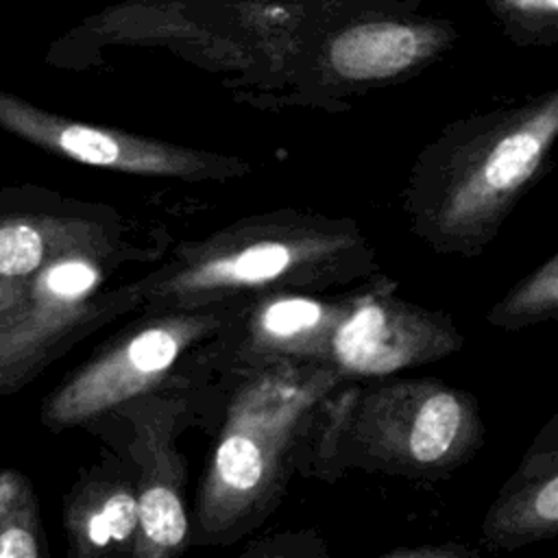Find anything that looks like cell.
<instances>
[{"instance_id": "1", "label": "cell", "mask_w": 558, "mask_h": 558, "mask_svg": "<svg viewBox=\"0 0 558 558\" xmlns=\"http://www.w3.org/2000/svg\"><path fill=\"white\" fill-rule=\"evenodd\" d=\"M556 140L558 89L449 122L408 172L410 231L434 253L480 257L547 172Z\"/></svg>"}, {"instance_id": "2", "label": "cell", "mask_w": 558, "mask_h": 558, "mask_svg": "<svg viewBox=\"0 0 558 558\" xmlns=\"http://www.w3.org/2000/svg\"><path fill=\"white\" fill-rule=\"evenodd\" d=\"M190 517V545H231L270 517L303 473L323 401L344 379L323 362H281L233 379Z\"/></svg>"}, {"instance_id": "3", "label": "cell", "mask_w": 558, "mask_h": 558, "mask_svg": "<svg viewBox=\"0 0 558 558\" xmlns=\"http://www.w3.org/2000/svg\"><path fill=\"white\" fill-rule=\"evenodd\" d=\"M379 272L353 218L292 207L238 218L179 242L133 281L140 307L244 301L275 290L336 292Z\"/></svg>"}, {"instance_id": "4", "label": "cell", "mask_w": 558, "mask_h": 558, "mask_svg": "<svg viewBox=\"0 0 558 558\" xmlns=\"http://www.w3.org/2000/svg\"><path fill=\"white\" fill-rule=\"evenodd\" d=\"M484 442L475 395L436 377L340 384L320 405L301 475L325 482L349 469L440 480Z\"/></svg>"}, {"instance_id": "5", "label": "cell", "mask_w": 558, "mask_h": 558, "mask_svg": "<svg viewBox=\"0 0 558 558\" xmlns=\"http://www.w3.org/2000/svg\"><path fill=\"white\" fill-rule=\"evenodd\" d=\"M238 303L140 307V318L100 344L44 397L41 425L50 432L89 427L140 395L214 381L198 349Z\"/></svg>"}, {"instance_id": "6", "label": "cell", "mask_w": 558, "mask_h": 558, "mask_svg": "<svg viewBox=\"0 0 558 558\" xmlns=\"http://www.w3.org/2000/svg\"><path fill=\"white\" fill-rule=\"evenodd\" d=\"M163 253V240L150 238L52 259L35 277L24 301L0 314V397L35 379L96 329L140 310L133 281L118 286H107V281L118 268Z\"/></svg>"}, {"instance_id": "7", "label": "cell", "mask_w": 558, "mask_h": 558, "mask_svg": "<svg viewBox=\"0 0 558 558\" xmlns=\"http://www.w3.org/2000/svg\"><path fill=\"white\" fill-rule=\"evenodd\" d=\"M222 392L209 381L140 395L94 423L116 427V432H96L113 434L105 438L133 464L140 536L131 558H172L190 547L187 464L177 442L181 432L196 421L218 418Z\"/></svg>"}, {"instance_id": "8", "label": "cell", "mask_w": 558, "mask_h": 558, "mask_svg": "<svg viewBox=\"0 0 558 558\" xmlns=\"http://www.w3.org/2000/svg\"><path fill=\"white\" fill-rule=\"evenodd\" d=\"M0 129L50 155L120 174L166 177L185 183H225L253 172L251 161L240 155L192 148L74 120L4 89H0Z\"/></svg>"}, {"instance_id": "9", "label": "cell", "mask_w": 558, "mask_h": 558, "mask_svg": "<svg viewBox=\"0 0 558 558\" xmlns=\"http://www.w3.org/2000/svg\"><path fill=\"white\" fill-rule=\"evenodd\" d=\"M360 288L362 283L336 292L275 290L244 299L203 342L201 364L211 379H233L281 362H323L329 338Z\"/></svg>"}, {"instance_id": "10", "label": "cell", "mask_w": 558, "mask_h": 558, "mask_svg": "<svg viewBox=\"0 0 558 558\" xmlns=\"http://www.w3.org/2000/svg\"><path fill=\"white\" fill-rule=\"evenodd\" d=\"M399 283L381 270L362 283L351 310L329 338L323 364L344 381L397 375L462 349L456 320L397 296Z\"/></svg>"}, {"instance_id": "11", "label": "cell", "mask_w": 558, "mask_h": 558, "mask_svg": "<svg viewBox=\"0 0 558 558\" xmlns=\"http://www.w3.org/2000/svg\"><path fill=\"white\" fill-rule=\"evenodd\" d=\"M456 31L447 22L401 15H362L333 28L316 46L303 85L323 96L357 94L405 81L451 48Z\"/></svg>"}, {"instance_id": "12", "label": "cell", "mask_w": 558, "mask_h": 558, "mask_svg": "<svg viewBox=\"0 0 558 558\" xmlns=\"http://www.w3.org/2000/svg\"><path fill=\"white\" fill-rule=\"evenodd\" d=\"M140 227L111 205L63 196L0 222V314L28 294L35 277L57 257L85 248L142 242ZM150 240V238H148Z\"/></svg>"}, {"instance_id": "13", "label": "cell", "mask_w": 558, "mask_h": 558, "mask_svg": "<svg viewBox=\"0 0 558 558\" xmlns=\"http://www.w3.org/2000/svg\"><path fill=\"white\" fill-rule=\"evenodd\" d=\"M63 530L72 558L133 556L140 536L133 464L118 447L85 469L63 501Z\"/></svg>"}, {"instance_id": "14", "label": "cell", "mask_w": 558, "mask_h": 558, "mask_svg": "<svg viewBox=\"0 0 558 558\" xmlns=\"http://www.w3.org/2000/svg\"><path fill=\"white\" fill-rule=\"evenodd\" d=\"M558 536V416L534 436L482 521V543L519 549Z\"/></svg>"}, {"instance_id": "15", "label": "cell", "mask_w": 558, "mask_h": 558, "mask_svg": "<svg viewBox=\"0 0 558 558\" xmlns=\"http://www.w3.org/2000/svg\"><path fill=\"white\" fill-rule=\"evenodd\" d=\"M46 534L33 484L15 469H0V558H41Z\"/></svg>"}, {"instance_id": "16", "label": "cell", "mask_w": 558, "mask_h": 558, "mask_svg": "<svg viewBox=\"0 0 558 558\" xmlns=\"http://www.w3.org/2000/svg\"><path fill=\"white\" fill-rule=\"evenodd\" d=\"M558 316V253L521 277L486 314L495 329L519 331Z\"/></svg>"}, {"instance_id": "17", "label": "cell", "mask_w": 558, "mask_h": 558, "mask_svg": "<svg viewBox=\"0 0 558 558\" xmlns=\"http://www.w3.org/2000/svg\"><path fill=\"white\" fill-rule=\"evenodd\" d=\"M506 35L521 46H554L558 39V0H488Z\"/></svg>"}, {"instance_id": "18", "label": "cell", "mask_w": 558, "mask_h": 558, "mask_svg": "<svg viewBox=\"0 0 558 558\" xmlns=\"http://www.w3.org/2000/svg\"><path fill=\"white\" fill-rule=\"evenodd\" d=\"M63 194L57 190H48L41 185H11V187H0V222L11 216L28 214L41 207H48L57 201H61Z\"/></svg>"}, {"instance_id": "19", "label": "cell", "mask_w": 558, "mask_h": 558, "mask_svg": "<svg viewBox=\"0 0 558 558\" xmlns=\"http://www.w3.org/2000/svg\"><path fill=\"white\" fill-rule=\"evenodd\" d=\"M475 558L480 549H473L458 541H440V543H425V545H408L395 547L381 554V558Z\"/></svg>"}]
</instances>
